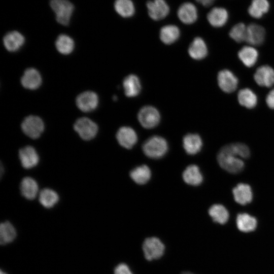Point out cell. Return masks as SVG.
I'll list each match as a JSON object with an SVG mask.
<instances>
[{
    "instance_id": "obj_1",
    "label": "cell",
    "mask_w": 274,
    "mask_h": 274,
    "mask_svg": "<svg viewBox=\"0 0 274 274\" xmlns=\"http://www.w3.org/2000/svg\"><path fill=\"white\" fill-rule=\"evenodd\" d=\"M238 154L231 144L223 146L217 155L220 166L225 170L232 174L241 172L244 167L242 160L236 157Z\"/></svg>"
},
{
    "instance_id": "obj_2",
    "label": "cell",
    "mask_w": 274,
    "mask_h": 274,
    "mask_svg": "<svg viewBox=\"0 0 274 274\" xmlns=\"http://www.w3.org/2000/svg\"><path fill=\"white\" fill-rule=\"evenodd\" d=\"M49 4L57 22L68 25L74 11V5L68 0H50Z\"/></svg>"
},
{
    "instance_id": "obj_3",
    "label": "cell",
    "mask_w": 274,
    "mask_h": 274,
    "mask_svg": "<svg viewBox=\"0 0 274 274\" xmlns=\"http://www.w3.org/2000/svg\"><path fill=\"white\" fill-rule=\"evenodd\" d=\"M167 144L165 139L159 136H153L144 143L143 150L146 155L152 158L162 157L167 152Z\"/></svg>"
},
{
    "instance_id": "obj_4",
    "label": "cell",
    "mask_w": 274,
    "mask_h": 274,
    "mask_svg": "<svg viewBox=\"0 0 274 274\" xmlns=\"http://www.w3.org/2000/svg\"><path fill=\"white\" fill-rule=\"evenodd\" d=\"M142 248L145 257L149 261L160 258L165 249L163 244L156 237L146 238L143 242Z\"/></svg>"
},
{
    "instance_id": "obj_5",
    "label": "cell",
    "mask_w": 274,
    "mask_h": 274,
    "mask_svg": "<svg viewBox=\"0 0 274 274\" xmlns=\"http://www.w3.org/2000/svg\"><path fill=\"white\" fill-rule=\"evenodd\" d=\"M74 128L84 140L93 139L98 131V126L92 120L87 117H82L76 120Z\"/></svg>"
},
{
    "instance_id": "obj_6",
    "label": "cell",
    "mask_w": 274,
    "mask_h": 274,
    "mask_svg": "<svg viewBox=\"0 0 274 274\" xmlns=\"http://www.w3.org/2000/svg\"><path fill=\"white\" fill-rule=\"evenodd\" d=\"M21 129L27 136L36 139L43 132L44 124L39 117L30 115L26 117L22 122Z\"/></svg>"
},
{
    "instance_id": "obj_7",
    "label": "cell",
    "mask_w": 274,
    "mask_h": 274,
    "mask_svg": "<svg viewBox=\"0 0 274 274\" xmlns=\"http://www.w3.org/2000/svg\"><path fill=\"white\" fill-rule=\"evenodd\" d=\"M149 17L154 21L164 19L170 12V7L165 0H150L146 3Z\"/></svg>"
},
{
    "instance_id": "obj_8",
    "label": "cell",
    "mask_w": 274,
    "mask_h": 274,
    "mask_svg": "<svg viewBox=\"0 0 274 274\" xmlns=\"http://www.w3.org/2000/svg\"><path fill=\"white\" fill-rule=\"evenodd\" d=\"M138 119L144 127L152 128L158 124L160 121V114L155 108L150 106H146L139 111Z\"/></svg>"
},
{
    "instance_id": "obj_9",
    "label": "cell",
    "mask_w": 274,
    "mask_h": 274,
    "mask_svg": "<svg viewBox=\"0 0 274 274\" xmlns=\"http://www.w3.org/2000/svg\"><path fill=\"white\" fill-rule=\"evenodd\" d=\"M78 108L84 112H89L95 110L98 104L97 95L91 91H87L80 94L76 98Z\"/></svg>"
},
{
    "instance_id": "obj_10",
    "label": "cell",
    "mask_w": 274,
    "mask_h": 274,
    "mask_svg": "<svg viewBox=\"0 0 274 274\" xmlns=\"http://www.w3.org/2000/svg\"><path fill=\"white\" fill-rule=\"evenodd\" d=\"M177 15L182 23L191 24L198 18V10L193 3L186 2L180 5L177 11Z\"/></svg>"
},
{
    "instance_id": "obj_11",
    "label": "cell",
    "mask_w": 274,
    "mask_h": 274,
    "mask_svg": "<svg viewBox=\"0 0 274 274\" xmlns=\"http://www.w3.org/2000/svg\"><path fill=\"white\" fill-rule=\"evenodd\" d=\"M218 83L222 91L231 93L237 88L238 80L234 75L228 70H223L219 72Z\"/></svg>"
},
{
    "instance_id": "obj_12",
    "label": "cell",
    "mask_w": 274,
    "mask_h": 274,
    "mask_svg": "<svg viewBox=\"0 0 274 274\" xmlns=\"http://www.w3.org/2000/svg\"><path fill=\"white\" fill-rule=\"evenodd\" d=\"M229 18L228 11L221 7H215L208 13L207 18L211 25L214 27L223 26Z\"/></svg>"
},
{
    "instance_id": "obj_13",
    "label": "cell",
    "mask_w": 274,
    "mask_h": 274,
    "mask_svg": "<svg viewBox=\"0 0 274 274\" xmlns=\"http://www.w3.org/2000/svg\"><path fill=\"white\" fill-rule=\"evenodd\" d=\"M19 157L22 166L26 169L31 168L36 166L39 161V155L31 146H27L20 149Z\"/></svg>"
},
{
    "instance_id": "obj_14",
    "label": "cell",
    "mask_w": 274,
    "mask_h": 274,
    "mask_svg": "<svg viewBox=\"0 0 274 274\" xmlns=\"http://www.w3.org/2000/svg\"><path fill=\"white\" fill-rule=\"evenodd\" d=\"M116 138L119 144L127 149L131 148L136 143L137 135L131 127L123 126L119 129Z\"/></svg>"
},
{
    "instance_id": "obj_15",
    "label": "cell",
    "mask_w": 274,
    "mask_h": 274,
    "mask_svg": "<svg viewBox=\"0 0 274 274\" xmlns=\"http://www.w3.org/2000/svg\"><path fill=\"white\" fill-rule=\"evenodd\" d=\"M254 78L259 85L270 87L274 84V70L268 65L261 66L256 70Z\"/></svg>"
},
{
    "instance_id": "obj_16",
    "label": "cell",
    "mask_w": 274,
    "mask_h": 274,
    "mask_svg": "<svg viewBox=\"0 0 274 274\" xmlns=\"http://www.w3.org/2000/svg\"><path fill=\"white\" fill-rule=\"evenodd\" d=\"M22 85L25 88L35 90L38 88L42 83L40 73L34 68L26 69L21 79Z\"/></svg>"
},
{
    "instance_id": "obj_17",
    "label": "cell",
    "mask_w": 274,
    "mask_h": 274,
    "mask_svg": "<svg viewBox=\"0 0 274 274\" xmlns=\"http://www.w3.org/2000/svg\"><path fill=\"white\" fill-rule=\"evenodd\" d=\"M24 42V36L16 30L8 32L3 38L4 46L10 52H15L20 49Z\"/></svg>"
},
{
    "instance_id": "obj_18",
    "label": "cell",
    "mask_w": 274,
    "mask_h": 274,
    "mask_svg": "<svg viewBox=\"0 0 274 274\" xmlns=\"http://www.w3.org/2000/svg\"><path fill=\"white\" fill-rule=\"evenodd\" d=\"M265 30L264 27L256 23H251L247 26L246 41L251 45H259L265 39Z\"/></svg>"
},
{
    "instance_id": "obj_19",
    "label": "cell",
    "mask_w": 274,
    "mask_h": 274,
    "mask_svg": "<svg viewBox=\"0 0 274 274\" xmlns=\"http://www.w3.org/2000/svg\"><path fill=\"white\" fill-rule=\"evenodd\" d=\"M235 201L242 205H246L252 200L253 194L250 186L239 183L232 190Z\"/></svg>"
},
{
    "instance_id": "obj_20",
    "label": "cell",
    "mask_w": 274,
    "mask_h": 274,
    "mask_svg": "<svg viewBox=\"0 0 274 274\" xmlns=\"http://www.w3.org/2000/svg\"><path fill=\"white\" fill-rule=\"evenodd\" d=\"M270 8L268 0H252L248 8L249 15L256 19H260L266 14Z\"/></svg>"
},
{
    "instance_id": "obj_21",
    "label": "cell",
    "mask_w": 274,
    "mask_h": 274,
    "mask_svg": "<svg viewBox=\"0 0 274 274\" xmlns=\"http://www.w3.org/2000/svg\"><path fill=\"white\" fill-rule=\"evenodd\" d=\"M207 52L206 44L200 37L194 38L188 49L189 55L194 59H203L206 56Z\"/></svg>"
},
{
    "instance_id": "obj_22",
    "label": "cell",
    "mask_w": 274,
    "mask_h": 274,
    "mask_svg": "<svg viewBox=\"0 0 274 274\" xmlns=\"http://www.w3.org/2000/svg\"><path fill=\"white\" fill-rule=\"evenodd\" d=\"M180 31L175 25L168 24L162 27L159 32L161 41L165 44H171L179 38Z\"/></svg>"
},
{
    "instance_id": "obj_23",
    "label": "cell",
    "mask_w": 274,
    "mask_h": 274,
    "mask_svg": "<svg viewBox=\"0 0 274 274\" xmlns=\"http://www.w3.org/2000/svg\"><path fill=\"white\" fill-rule=\"evenodd\" d=\"M202 145V140L197 134H188L183 138L184 148L189 154L194 155L199 152Z\"/></svg>"
},
{
    "instance_id": "obj_24",
    "label": "cell",
    "mask_w": 274,
    "mask_h": 274,
    "mask_svg": "<svg viewBox=\"0 0 274 274\" xmlns=\"http://www.w3.org/2000/svg\"><path fill=\"white\" fill-rule=\"evenodd\" d=\"M114 8L119 16L124 18L132 17L135 12L134 3L131 0H115Z\"/></svg>"
},
{
    "instance_id": "obj_25",
    "label": "cell",
    "mask_w": 274,
    "mask_h": 274,
    "mask_svg": "<svg viewBox=\"0 0 274 274\" xmlns=\"http://www.w3.org/2000/svg\"><path fill=\"white\" fill-rule=\"evenodd\" d=\"M38 185L32 178H24L20 184V191L22 195L27 199H34L38 192Z\"/></svg>"
},
{
    "instance_id": "obj_26",
    "label": "cell",
    "mask_w": 274,
    "mask_h": 274,
    "mask_svg": "<svg viewBox=\"0 0 274 274\" xmlns=\"http://www.w3.org/2000/svg\"><path fill=\"white\" fill-rule=\"evenodd\" d=\"M123 85L125 94L128 97L135 96L141 91L140 80L134 75L127 76L123 80Z\"/></svg>"
},
{
    "instance_id": "obj_27",
    "label": "cell",
    "mask_w": 274,
    "mask_h": 274,
    "mask_svg": "<svg viewBox=\"0 0 274 274\" xmlns=\"http://www.w3.org/2000/svg\"><path fill=\"white\" fill-rule=\"evenodd\" d=\"M236 222L238 229L244 232L253 231L257 226L256 219L246 213L238 214Z\"/></svg>"
},
{
    "instance_id": "obj_28",
    "label": "cell",
    "mask_w": 274,
    "mask_h": 274,
    "mask_svg": "<svg viewBox=\"0 0 274 274\" xmlns=\"http://www.w3.org/2000/svg\"><path fill=\"white\" fill-rule=\"evenodd\" d=\"M183 178L186 183L194 186L199 185L203 180L199 168L196 165L188 166L183 172Z\"/></svg>"
},
{
    "instance_id": "obj_29",
    "label": "cell",
    "mask_w": 274,
    "mask_h": 274,
    "mask_svg": "<svg viewBox=\"0 0 274 274\" xmlns=\"http://www.w3.org/2000/svg\"><path fill=\"white\" fill-rule=\"evenodd\" d=\"M238 56L246 66L251 67L256 62L258 53L254 48L245 46L239 51Z\"/></svg>"
},
{
    "instance_id": "obj_30",
    "label": "cell",
    "mask_w": 274,
    "mask_h": 274,
    "mask_svg": "<svg viewBox=\"0 0 274 274\" xmlns=\"http://www.w3.org/2000/svg\"><path fill=\"white\" fill-rule=\"evenodd\" d=\"M16 237V231L9 221L2 223L0 225V243L6 245L12 242Z\"/></svg>"
},
{
    "instance_id": "obj_31",
    "label": "cell",
    "mask_w": 274,
    "mask_h": 274,
    "mask_svg": "<svg viewBox=\"0 0 274 274\" xmlns=\"http://www.w3.org/2000/svg\"><path fill=\"white\" fill-rule=\"evenodd\" d=\"M209 214L214 222L221 224L226 223L229 218V213L226 209L219 204L212 206L209 210Z\"/></svg>"
},
{
    "instance_id": "obj_32",
    "label": "cell",
    "mask_w": 274,
    "mask_h": 274,
    "mask_svg": "<svg viewBox=\"0 0 274 274\" xmlns=\"http://www.w3.org/2000/svg\"><path fill=\"white\" fill-rule=\"evenodd\" d=\"M74 41L69 36L65 34L60 35L55 42L57 50L64 55L70 54L74 48Z\"/></svg>"
},
{
    "instance_id": "obj_33",
    "label": "cell",
    "mask_w": 274,
    "mask_h": 274,
    "mask_svg": "<svg viewBox=\"0 0 274 274\" xmlns=\"http://www.w3.org/2000/svg\"><path fill=\"white\" fill-rule=\"evenodd\" d=\"M237 98L239 103L247 108H253L257 104V98L256 94L249 88L241 90L238 93Z\"/></svg>"
},
{
    "instance_id": "obj_34",
    "label": "cell",
    "mask_w": 274,
    "mask_h": 274,
    "mask_svg": "<svg viewBox=\"0 0 274 274\" xmlns=\"http://www.w3.org/2000/svg\"><path fill=\"white\" fill-rule=\"evenodd\" d=\"M39 199L40 203L44 207L51 208L57 203L59 196L54 190L45 188L40 192Z\"/></svg>"
},
{
    "instance_id": "obj_35",
    "label": "cell",
    "mask_w": 274,
    "mask_h": 274,
    "mask_svg": "<svg viewBox=\"0 0 274 274\" xmlns=\"http://www.w3.org/2000/svg\"><path fill=\"white\" fill-rule=\"evenodd\" d=\"M131 178L137 184H144L147 183L151 177V171L146 165L138 166L130 172Z\"/></svg>"
},
{
    "instance_id": "obj_36",
    "label": "cell",
    "mask_w": 274,
    "mask_h": 274,
    "mask_svg": "<svg viewBox=\"0 0 274 274\" xmlns=\"http://www.w3.org/2000/svg\"><path fill=\"white\" fill-rule=\"evenodd\" d=\"M247 26L242 22L235 24L230 29L229 35L231 39L236 42L246 41Z\"/></svg>"
},
{
    "instance_id": "obj_37",
    "label": "cell",
    "mask_w": 274,
    "mask_h": 274,
    "mask_svg": "<svg viewBox=\"0 0 274 274\" xmlns=\"http://www.w3.org/2000/svg\"><path fill=\"white\" fill-rule=\"evenodd\" d=\"M114 274H132V273L126 264L120 263L115 267Z\"/></svg>"
},
{
    "instance_id": "obj_38",
    "label": "cell",
    "mask_w": 274,
    "mask_h": 274,
    "mask_svg": "<svg viewBox=\"0 0 274 274\" xmlns=\"http://www.w3.org/2000/svg\"><path fill=\"white\" fill-rule=\"evenodd\" d=\"M266 102L269 108L274 109V89L267 94Z\"/></svg>"
},
{
    "instance_id": "obj_39",
    "label": "cell",
    "mask_w": 274,
    "mask_h": 274,
    "mask_svg": "<svg viewBox=\"0 0 274 274\" xmlns=\"http://www.w3.org/2000/svg\"><path fill=\"white\" fill-rule=\"evenodd\" d=\"M215 0H195V1L204 7H209L212 5Z\"/></svg>"
},
{
    "instance_id": "obj_40",
    "label": "cell",
    "mask_w": 274,
    "mask_h": 274,
    "mask_svg": "<svg viewBox=\"0 0 274 274\" xmlns=\"http://www.w3.org/2000/svg\"><path fill=\"white\" fill-rule=\"evenodd\" d=\"M182 274H194V273L190 272H188V271H185V272H183Z\"/></svg>"
},
{
    "instance_id": "obj_41",
    "label": "cell",
    "mask_w": 274,
    "mask_h": 274,
    "mask_svg": "<svg viewBox=\"0 0 274 274\" xmlns=\"http://www.w3.org/2000/svg\"><path fill=\"white\" fill-rule=\"evenodd\" d=\"M0 274H7V273L3 271L2 270H1Z\"/></svg>"
}]
</instances>
